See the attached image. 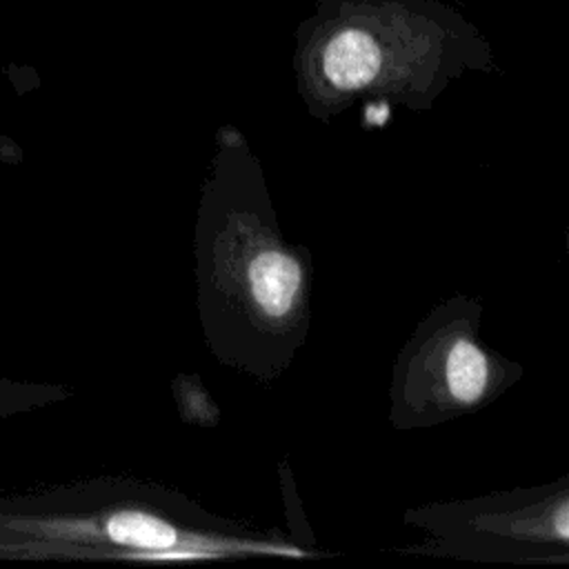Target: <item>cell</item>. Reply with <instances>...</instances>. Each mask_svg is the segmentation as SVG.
Wrapping results in <instances>:
<instances>
[{
  "label": "cell",
  "mask_w": 569,
  "mask_h": 569,
  "mask_svg": "<svg viewBox=\"0 0 569 569\" xmlns=\"http://www.w3.org/2000/svg\"><path fill=\"white\" fill-rule=\"evenodd\" d=\"M322 67L325 76L338 89H360L378 73L380 51L365 31L347 29L329 40Z\"/></svg>",
  "instance_id": "cell-1"
},
{
  "label": "cell",
  "mask_w": 569,
  "mask_h": 569,
  "mask_svg": "<svg viewBox=\"0 0 569 569\" xmlns=\"http://www.w3.org/2000/svg\"><path fill=\"white\" fill-rule=\"evenodd\" d=\"M447 382L456 400L476 402L487 385L485 353L469 340H456L447 356Z\"/></svg>",
  "instance_id": "cell-3"
},
{
  "label": "cell",
  "mask_w": 569,
  "mask_h": 569,
  "mask_svg": "<svg viewBox=\"0 0 569 569\" xmlns=\"http://www.w3.org/2000/svg\"><path fill=\"white\" fill-rule=\"evenodd\" d=\"M300 264L282 251H262L249 264L251 293L258 307L271 318L289 313L300 289Z\"/></svg>",
  "instance_id": "cell-2"
},
{
  "label": "cell",
  "mask_w": 569,
  "mask_h": 569,
  "mask_svg": "<svg viewBox=\"0 0 569 569\" xmlns=\"http://www.w3.org/2000/svg\"><path fill=\"white\" fill-rule=\"evenodd\" d=\"M567 533H569V529H567V507L562 505L560 511H558V536L567 538Z\"/></svg>",
  "instance_id": "cell-5"
},
{
  "label": "cell",
  "mask_w": 569,
  "mask_h": 569,
  "mask_svg": "<svg viewBox=\"0 0 569 569\" xmlns=\"http://www.w3.org/2000/svg\"><path fill=\"white\" fill-rule=\"evenodd\" d=\"M33 393H36V389H31V387L0 380V418L22 411L31 402Z\"/></svg>",
  "instance_id": "cell-4"
}]
</instances>
